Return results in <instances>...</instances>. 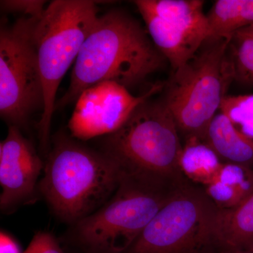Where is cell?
<instances>
[{"label": "cell", "mask_w": 253, "mask_h": 253, "mask_svg": "<svg viewBox=\"0 0 253 253\" xmlns=\"http://www.w3.org/2000/svg\"><path fill=\"white\" fill-rule=\"evenodd\" d=\"M135 18L120 9L99 16L75 61L67 91L55 110L76 102L87 88L111 81L141 84L167 61Z\"/></svg>", "instance_id": "1"}, {"label": "cell", "mask_w": 253, "mask_h": 253, "mask_svg": "<svg viewBox=\"0 0 253 253\" xmlns=\"http://www.w3.org/2000/svg\"><path fill=\"white\" fill-rule=\"evenodd\" d=\"M38 192L60 220L73 225L104 206L117 190L122 169L103 151L64 132L55 135Z\"/></svg>", "instance_id": "2"}, {"label": "cell", "mask_w": 253, "mask_h": 253, "mask_svg": "<svg viewBox=\"0 0 253 253\" xmlns=\"http://www.w3.org/2000/svg\"><path fill=\"white\" fill-rule=\"evenodd\" d=\"M179 131L162 99L144 101L118 130L105 136L104 151L125 174L164 186L184 181Z\"/></svg>", "instance_id": "3"}, {"label": "cell", "mask_w": 253, "mask_h": 253, "mask_svg": "<svg viewBox=\"0 0 253 253\" xmlns=\"http://www.w3.org/2000/svg\"><path fill=\"white\" fill-rule=\"evenodd\" d=\"M231 40L209 38L191 59L173 71L163 99L184 140L205 141L213 118L235 79Z\"/></svg>", "instance_id": "4"}, {"label": "cell", "mask_w": 253, "mask_h": 253, "mask_svg": "<svg viewBox=\"0 0 253 253\" xmlns=\"http://www.w3.org/2000/svg\"><path fill=\"white\" fill-rule=\"evenodd\" d=\"M179 186L154 184L122 172L111 199L71 225L68 238L83 253H125Z\"/></svg>", "instance_id": "5"}, {"label": "cell", "mask_w": 253, "mask_h": 253, "mask_svg": "<svg viewBox=\"0 0 253 253\" xmlns=\"http://www.w3.org/2000/svg\"><path fill=\"white\" fill-rule=\"evenodd\" d=\"M98 17L94 1L55 0L37 23L35 41L44 95L38 128L44 153L51 149V125L58 89Z\"/></svg>", "instance_id": "6"}, {"label": "cell", "mask_w": 253, "mask_h": 253, "mask_svg": "<svg viewBox=\"0 0 253 253\" xmlns=\"http://www.w3.org/2000/svg\"><path fill=\"white\" fill-rule=\"evenodd\" d=\"M219 211L205 190L184 182L125 253H212Z\"/></svg>", "instance_id": "7"}, {"label": "cell", "mask_w": 253, "mask_h": 253, "mask_svg": "<svg viewBox=\"0 0 253 253\" xmlns=\"http://www.w3.org/2000/svg\"><path fill=\"white\" fill-rule=\"evenodd\" d=\"M38 20L20 18L0 31V114L9 126L24 127L44 104L35 31Z\"/></svg>", "instance_id": "8"}, {"label": "cell", "mask_w": 253, "mask_h": 253, "mask_svg": "<svg viewBox=\"0 0 253 253\" xmlns=\"http://www.w3.org/2000/svg\"><path fill=\"white\" fill-rule=\"evenodd\" d=\"M153 42L175 71L209 38L202 0H136Z\"/></svg>", "instance_id": "9"}, {"label": "cell", "mask_w": 253, "mask_h": 253, "mask_svg": "<svg viewBox=\"0 0 253 253\" xmlns=\"http://www.w3.org/2000/svg\"><path fill=\"white\" fill-rule=\"evenodd\" d=\"M163 88L164 84H155L138 96L115 82H103L87 88L76 101L68 124L71 135L75 139L88 140L113 134L139 105Z\"/></svg>", "instance_id": "10"}, {"label": "cell", "mask_w": 253, "mask_h": 253, "mask_svg": "<svg viewBox=\"0 0 253 253\" xmlns=\"http://www.w3.org/2000/svg\"><path fill=\"white\" fill-rule=\"evenodd\" d=\"M44 163L21 129L10 126L0 143V210L10 214L31 203L38 192V183Z\"/></svg>", "instance_id": "11"}, {"label": "cell", "mask_w": 253, "mask_h": 253, "mask_svg": "<svg viewBox=\"0 0 253 253\" xmlns=\"http://www.w3.org/2000/svg\"><path fill=\"white\" fill-rule=\"evenodd\" d=\"M225 163L253 165V139L244 135L220 112L208 126L205 141Z\"/></svg>", "instance_id": "12"}, {"label": "cell", "mask_w": 253, "mask_h": 253, "mask_svg": "<svg viewBox=\"0 0 253 253\" xmlns=\"http://www.w3.org/2000/svg\"><path fill=\"white\" fill-rule=\"evenodd\" d=\"M206 194L220 210L237 207L252 194L253 172L247 166L224 163Z\"/></svg>", "instance_id": "13"}, {"label": "cell", "mask_w": 253, "mask_h": 253, "mask_svg": "<svg viewBox=\"0 0 253 253\" xmlns=\"http://www.w3.org/2000/svg\"><path fill=\"white\" fill-rule=\"evenodd\" d=\"M216 240L220 250L253 248V191L237 207L220 210Z\"/></svg>", "instance_id": "14"}, {"label": "cell", "mask_w": 253, "mask_h": 253, "mask_svg": "<svg viewBox=\"0 0 253 253\" xmlns=\"http://www.w3.org/2000/svg\"><path fill=\"white\" fill-rule=\"evenodd\" d=\"M209 38L232 40L253 23V0H217L206 14Z\"/></svg>", "instance_id": "15"}, {"label": "cell", "mask_w": 253, "mask_h": 253, "mask_svg": "<svg viewBox=\"0 0 253 253\" xmlns=\"http://www.w3.org/2000/svg\"><path fill=\"white\" fill-rule=\"evenodd\" d=\"M224 163L204 141L190 139L183 145L179 165L184 176L205 187L212 182Z\"/></svg>", "instance_id": "16"}, {"label": "cell", "mask_w": 253, "mask_h": 253, "mask_svg": "<svg viewBox=\"0 0 253 253\" xmlns=\"http://www.w3.org/2000/svg\"><path fill=\"white\" fill-rule=\"evenodd\" d=\"M233 126L244 135L253 139V94L227 96L219 109Z\"/></svg>", "instance_id": "17"}, {"label": "cell", "mask_w": 253, "mask_h": 253, "mask_svg": "<svg viewBox=\"0 0 253 253\" xmlns=\"http://www.w3.org/2000/svg\"><path fill=\"white\" fill-rule=\"evenodd\" d=\"M235 79L253 85V36L236 33L230 42Z\"/></svg>", "instance_id": "18"}, {"label": "cell", "mask_w": 253, "mask_h": 253, "mask_svg": "<svg viewBox=\"0 0 253 253\" xmlns=\"http://www.w3.org/2000/svg\"><path fill=\"white\" fill-rule=\"evenodd\" d=\"M46 1L42 0H1V10L6 12L21 13L27 17L40 19L46 10Z\"/></svg>", "instance_id": "19"}, {"label": "cell", "mask_w": 253, "mask_h": 253, "mask_svg": "<svg viewBox=\"0 0 253 253\" xmlns=\"http://www.w3.org/2000/svg\"><path fill=\"white\" fill-rule=\"evenodd\" d=\"M23 253H66L52 234L38 231Z\"/></svg>", "instance_id": "20"}, {"label": "cell", "mask_w": 253, "mask_h": 253, "mask_svg": "<svg viewBox=\"0 0 253 253\" xmlns=\"http://www.w3.org/2000/svg\"><path fill=\"white\" fill-rule=\"evenodd\" d=\"M0 253H23L16 241L9 234L1 231L0 234Z\"/></svg>", "instance_id": "21"}, {"label": "cell", "mask_w": 253, "mask_h": 253, "mask_svg": "<svg viewBox=\"0 0 253 253\" xmlns=\"http://www.w3.org/2000/svg\"><path fill=\"white\" fill-rule=\"evenodd\" d=\"M211 253H253V248L248 249L220 250Z\"/></svg>", "instance_id": "22"}, {"label": "cell", "mask_w": 253, "mask_h": 253, "mask_svg": "<svg viewBox=\"0 0 253 253\" xmlns=\"http://www.w3.org/2000/svg\"><path fill=\"white\" fill-rule=\"evenodd\" d=\"M239 32L253 36V23L251 24V26H248L247 28H244V29L241 30V31ZM238 33H239V32H238Z\"/></svg>", "instance_id": "23"}]
</instances>
